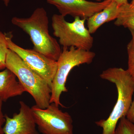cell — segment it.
I'll return each instance as SVG.
<instances>
[{
	"mask_svg": "<svg viewBox=\"0 0 134 134\" xmlns=\"http://www.w3.org/2000/svg\"><path fill=\"white\" fill-rule=\"evenodd\" d=\"M101 79L115 85L117 91V102L106 119L96 121L102 128L101 134H114L120 119L126 117L132 101L134 93V79L127 70L121 68H110L100 75Z\"/></svg>",
	"mask_w": 134,
	"mask_h": 134,
	"instance_id": "cell-1",
	"label": "cell"
},
{
	"mask_svg": "<svg viewBox=\"0 0 134 134\" xmlns=\"http://www.w3.org/2000/svg\"><path fill=\"white\" fill-rule=\"evenodd\" d=\"M11 23L29 35L34 45V50L58 60L62 50L59 43L49 34V20L44 8L36 9L27 18L14 17Z\"/></svg>",
	"mask_w": 134,
	"mask_h": 134,
	"instance_id": "cell-2",
	"label": "cell"
},
{
	"mask_svg": "<svg viewBox=\"0 0 134 134\" xmlns=\"http://www.w3.org/2000/svg\"><path fill=\"white\" fill-rule=\"evenodd\" d=\"M6 68L15 75L25 91L32 96L37 106L45 108L50 104L51 87L50 85L9 49L6 59Z\"/></svg>",
	"mask_w": 134,
	"mask_h": 134,
	"instance_id": "cell-3",
	"label": "cell"
},
{
	"mask_svg": "<svg viewBox=\"0 0 134 134\" xmlns=\"http://www.w3.org/2000/svg\"><path fill=\"white\" fill-rule=\"evenodd\" d=\"M96 53L91 51L71 47H63L57 62V68L51 84L50 103L64 107L60 97L63 92H67L66 82L70 72L74 68L82 64H90L93 61Z\"/></svg>",
	"mask_w": 134,
	"mask_h": 134,
	"instance_id": "cell-4",
	"label": "cell"
},
{
	"mask_svg": "<svg viewBox=\"0 0 134 134\" xmlns=\"http://www.w3.org/2000/svg\"><path fill=\"white\" fill-rule=\"evenodd\" d=\"M86 19L79 17L74 21L68 22L65 17L54 14L52 17V27L54 35L59 38L63 47L75 48L90 51L93 45V38L85 26Z\"/></svg>",
	"mask_w": 134,
	"mask_h": 134,
	"instance_id": "cell-5",
	"label": "cell"
},
{
	"mask_svg": "<svg viewBox=\"0 0 134 134\" xmlns=\"http://www.w3.org/2000/svg\"><path fill=\"white\" fill-rule=\"evenodd\" d=\"M31 108L36 126L42 134H74L71 115L60 110L55 103H50L45 108L36 105Z\"/></svg>",
	"mask_w": 134,
	"mask_h": 134,
	"instance_id": "cell-6",
	"label": "cell"
},
{
	"mask_svg": "<svg viewBox=\"0 0 134 134\" xmlns=\"http://www.w3.org/2000/svg\"><path fill=\"white\" fill-rule=\"evenodd\" d=\"M7 36L9 48L14 52L30 68L42 77L51 86L57 70V61L34 50L25 49L18 45L12 41L11 33L7 34Z\"/></svg>",
	"mask_w": 134,
	"mask_h": 134,
	"instance_id": "cell-7",
	"label": "cell"
},
{
	"mask_svg": "<svg viewBox=\"0 0 134 134\" xmlns=\"http://www.w3.org/2000/svg\"><path fill=\"white\" fill-rule=\"evenodd\" d=\"M112 1L105 0L101 2L86 0H47V1L56 7L63 16L69 15L74 18L79 17L82 19H87L103 10Z\"/></svg>",
	"mask_w": 134,
	"mask_h": 134,
	"instance_id": "cell-8",
	"label": "cell"
},
{
	"mask_svg": "<svg viewBox=\"0 0 134 134\" xmlns=\"http://www.w3.org/2000/svg\"><path fill=\"white\" fill-rule=\"evenodd\" d=\"M19 113L10 118L5 115L4 134H39L31 108L23 101L19 102Z\"/></svg>",
	"mask_w": 134,
	"mask_h": 134,
	"instance_id": "cell-9",
	"label": "cell"
},
{
	"mask_svg": "<svg viewBox=\"0 0 134 134\" xmlns=\"http://www.w3.org/2000/svg\"><path fill=\"white\" fill-rule=\"evenodd\" d=\"M25 92L13 72L7 68L0 72V99L3 102Z\"/></svg>",
	"mask_w": 134,
	"mask_h": 134,
	"instance_id": "cell-10",
	"label": "cell"
},
{
	"mask_svg": "<svg viewBox=\"0 0 134 134\" xmlns=\"http://www.w3.org/2000/svg\"><path fill=\"white\" fill-rule=\"evenodd\" d=\"M119 10L120 7L117 3L112 0L103 10L88 18L87 26L90 33H95L104 24L117 19L119 14Z\"/></svg>",
	"mask_w": 134,
	"mask_h": 134,
	"instance_id": "cell-11",
	"label": "cell"
},
{
	"mask_svg": "<svg viewBox=\"0 0 134 134\" xmlns=\"http://www.w3.org/2000/svg\"><path fill=\"white\" fill-rule=\"evenodd\" d=\"M119 14L114 24L134 30V6L127 3L120 7Z\"/></svg>",
	"mask_w": 134,
	"mask_h": 134,
	"instance_id": "cell-12",
	"label": "cell"
},
{
	"mask_svg": "<svg viewBox=\"0 0 134 134\" xmlns=\"http://www.w3.org/2000/svg\"><path fill=\"white\" fill-rule=\"evenodd\" d=\"M7 34L0 30V70L6 68V61L9 50Z\"/></svg>",
	"mask_w": 134,
	"mask_h": 134,
	"instance_id": "cell-13",
	"label": "cell"
},
{
	"mask_svg": "<svg viewBox=\"0 0 134 134\" xmlns=\"http://www.w3.org/2000/svg\"><path fill=\"white\" fill-rule=\"evenodd\" d=\"M132 38L127 46L128 72L134 79V30H129Z\"/></svg>",
	"mask_w": 134,
	"mask_h": 134,
	"instance_id": "cell-14",
	"label": "cell"
},
{
	"mask_svg": "<svg viewBox=\"0 0 134 134\" xmlns=\"http://www.w3.org/2000/svg\"><path fill=\"white\" fill-rule=\"evenodd\" d=\"M114 134H134V124L126 117H122L118 122Z\"/></svg>",
	"mask_w": 134,
	"mask_h": 134,
	"instance_id": "cell-15",
	"label": "cell"
},
{
	"mask_svg": "<svg viewBox=\"0 0 134 134\" xmlns=\"http://www.w3.org/2000/svg\"><path fill=\"white\" fill-rule=\"evenodd\" d=\"M126 117L129 121L134 124V98Z\"/></svg>",
	"mask_w": 134,
	"mask_h": 134,
	"instance_id": "cell-16",
	"label": "cell"
},
{
	"mask_svg": "<svg viewBox=\"0 0 134 134\" xmlns=\"http://www.w3.org/2000/svg\"><path fill=\"white\" fill-rule=\"evenodd\" d=\"M3 101L0 99V134H4L3 126L5 121V115H3L2 110Z\"/></svg>",
	"mask_w": 134,
	"mask_h": 134,
	"instance_id": "cell-17",
	"label": "cell"
},
{
	"mask_svg": "<svg viewBox=\"0 0 134 134\" xmlns=\"http://www.w3.org/2000/svg\"><path fill=\"white\" fill-rule=\"evenodd\" d=\"M117 3L119 7H120L121 5L127 3L128 0H113Z\"/></svg>",
	"mask_w": 134,
	"mask_h": 134,
	"instance_id": "cell-18",
	"label": "cell"
},
{
	"mask_svg": "<svg viewBox=\"0 0 134 134\" xmlns=\"http://www.w3.org/2000/svg\"><path fill=\"white\" fill-rule=\"evenodd\" d=\"M4 2V4L6 6H8L11 0H1Z\"/></svg>",
	"mask_w": 134,
	"mask_h": 134,
	"instance_id": "cell-19",
	"label": "cell"
},
{
	"mask_svg": "<svg viewBox=\"0 0 134 134\" xmlns=\"http://www.w3.org/2000/svg\"><path fill=\"white\" fill-rule=\"evenodd\" d=\"M130 4L132 6H134V0H132V2H131Z\"/></svg>",
	"mask_w": 134,
	"mask_h": 134,
	"instance_id": "cell-20",
	"label": "cell"
},
{
	"mask_svg": "<svg viewBox=\"0 0 134 134\" xmlns=\"http://www.w3.org/2000/svg\"><path fill=\"white\" fill-rule=\"evenodd\" d=\"M97 1H100V0H97ZM105 1V0H104Z\"/></svg>",
	"mask_w": 134,
	"mask_h": 134,
	"instance_id": "cell-21",
	"label": "cell"
}]
</instances>
